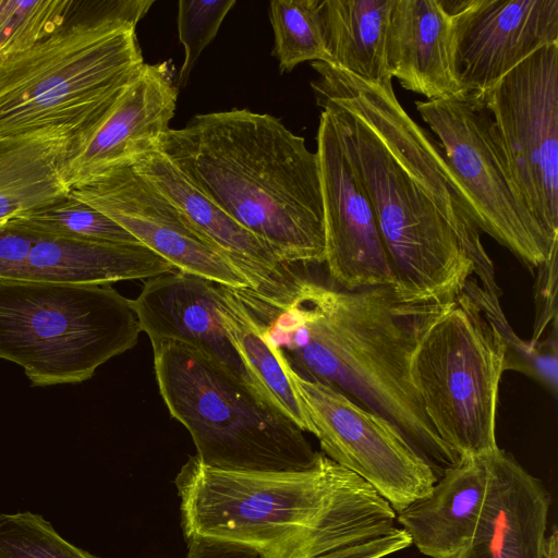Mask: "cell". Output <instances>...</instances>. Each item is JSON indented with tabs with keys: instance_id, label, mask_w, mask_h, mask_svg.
Wrapping results in <instances>:
<instances>
[{
	"instance_id": "cell-1",
	"label": "cell",
	"mask_w": 558,
	"mask_h": 558,
	"mask_svg": "<svg viewBox=\"0 0 558 558\" xmlns=\"http://www.w3.org/2000/svg\"><path fill=\"white\" fill-rule=\"evenodd\" d=\"M317 105L333 112L372 203L403 303L438 302L477 276L500 296L471 203L428 132L373 83L312 62Z\"/></svg>"
},
{
	"instance_id": "cell-2",
	"label": "cell",
	"mask_w": 558,
	"mask_h": 558,
	"mask_svg": "<svg viewBox=\"0 0 558 558\" xmlns=\"http://www.w3.org/2000/svg\"><path fill=\"white\" fill-rule=\"evenodd\" d=\"M240 296L298 375L388 420L437 480L459 460L428 421L412 385L409 303L400 301L393 286L349 291L302 277L282 307L247 292Z\"/></svg>"
},
{
	"instance_id": "cell-3",
	"label": "cell",
	"mask_w": 558,
	"mask_h": 558,
	"mask_svg": "<svg viewBox=\"0 0 558 558\" xmlns=\"http://www.w3.org/2000/svg\"><path fill=\"white\" fill-rule=\"evenodd\" d=\"M174 483L185 539L231 541L262 558H324L397 522L374 487L323 452L313 468L293 472L222 471L193 456Z\"/></svg>"
},
{
	"instance_id": "cell-4",
	"label": "cell",
	"mask_w": 558,
	"mask_h": 558,
	"mask_svg": "<svg viewBox=\"0 0 558 558\" xmlns=\"http://www.w3.org/2000/svg\"><path fill=\"white\" fill-rule=\"evenodd\" d=\"M157 149L281 262L324 264L318 157L279 119L248 109L202 113L170 129Z\"/></svg>"
},
{
	"instance_id": "cell-5",
	"label": "cell",
	"mask_w": 558,
	"mask_h": 558,
	"mask_svg": "<svg viewBox=\"0 0 558 558\" xmlns=\"http://www.w3.org/2000/svg\"><path fill=\"white\" fill-rule=\"evenodd\" d=\"M153 3L73 0L41 40L0 59V138L65 129L82 143L146 63L136 25Z\"/></svg>"
},
{
	"instance_id": "cell-6",
	"label": "cell",
	"mask_w": 558,
	"mask_h": 558,
	"mask_svg": "<svg viewBox=\"0 0 558 558\" xmlns=\"http://www.w3.org/2000/svg\"><path fill=\"white\" fill-rule=\"evenodd\" d=\"M159 392L191 434L196 458L231 472H293L313 468L304 432L275 403L189 344L151 339Z\"/></svg>"
},
{
	"instance_id": "cell-7",
	"label": "cell",
	"mask_w": 558,
	"mask_h": 558,
	"mask_svg": "<svg viewBox=\"0 0 558 558\" xmlns=\"http://www.w3.org/2000/svg\"><path fill=\"white\" fill-rule=\"evenodd\" d=\"M466 283L452 298L409 303L411 381L436 433L460 457L498 448L496 414L507 354L494 315Z\"/></svg>"
},
{
	"instance_id": "cell-8",
	"label": "cell",
	"mask_w": 558,
	"mask_h": 558,
	"mask_svg": "<svg viewBox=\"0 0 558 558\" xmlns=\"http://www.w3.org/2000/svg\"><path fill=\"white\" fill-rule=\"evenodd\" d=\"M141 331L132 300L111 284L0 280V359L33 386L92 378Z\"/></svg>"
},
{
	"instance_id": "cell-9",
	"label": "cell",
	"mask_w": 558,
	"mask_h": 558,
	"mask_svg": "<svg viewBox=\"0 0 558 558\" xmlns=\"http://www.w3.org/2000/svg\"><path fill=\"white\" fill-rule=\"evenodd\" d=\"M415 108L436 134L445 159L465 192L476 225L536 269L558 247L538 223L511 174L493 119L473 97L416 100Z\"/></svg>"
},
{
	"instance_id": "cell-10",
	"label": "cell",
	"mask_w": 558,
	"mask_h": 558,
	"mask_svg": "<svg viewBox=\"0 0 558 558\" xmlns=\"http://www.w3.org/2000/svg\"><path fill=\"white\" fill-rule=\"evenodd\" d=\"M477 99L526 205L558 239V44L535 51Z\"/></svg>"
},
{
	"instance_id": "cell-11",
	"label": "cell",
	"mask_w": 558,
	"mask_h": 558,
	"mask_svg": "<svg viewBox=\"0 0 558 558\" xmlns=\"http://www.w3.org/2000/svg\"><path fill=\"white\" fill-rule=\"evenodd\" d=\"M284 363L307 432L325 456L367 482L396 512L432 490L434 472L393 424Z\"/></svg>"
},
{
	"instance_id": "cell-12",
	"label": "cell",
	"mask_w": 558,
	"mask_h": 558,
	"mask_svg": "<svg viewBox=\"0 0 558 558\" xmlns=\"http://www.w3.org/2000/svg\"><path fill=\"white\" fill-rule=\"evenodd\" d=\"M325 262L332 282L344 290L395 286L375 213L339 123L323 108L317 130Z\"/></svg>"
},
{
	"instance_id": "cell-13",
	"label": "cell",
	"mask_w": 558,
	"mask_h": 558,
	"mask_svg": "<svg viewBox=\"0 0 558 558\" xmlns=\"http://www.w3.org/2000/svg\"><path fill=\"white\" fill-rule=\"evenodd\" d=\"M178 271L235 290H250L239 274L185 216L131 165L109 169L71 189Z\"/></svg>"
},
{
	"instance_id": "cell-14",
	"label": "cell",
	"mask_w": 558,
	"mask_h": 558,
	"mask_svg": "<svg viewBox=\"0 0 558 558\" xmlns=\"http://www.w3.org/2000/svg\"><path fill=\"white\" fill-rule=\"evenodd\" d=\"M458 81L480 98L538 49L558 44V0H444Z\"/></svg>"
},
{
	"instance_id": "cell-15",
	"label": "cell",
	"mask_w": 558,
	"mask_h": 558,
	"mask_svg": "<svg viewBox=\"0 0 558 558\" xmlns=\"http://www.w3.org/2000/svg\"><path fill=\"white\" fill-rule=\"evenodd\" d=\"M175 268L142 243H109L0 222V280L111 284L153 278Z\"/></svg>"
},
{
	"instance_id": "cell-16",
	"label": "cell",
	"mask_w": 558,
	"mask_h": 558,
	"mask_svg": "<svg viewBox=\"0 0 558 558\" xmlns=\"http://www.w3.org/2000/svg\"><path fill=\"white\" fill-rule=\"evenodd\" d=\"M133 169L167 197L250 284L260 301L286 306L302 276L260 239L201 193L158 149L138 156Z\"/></svg>"
},
{
	"instance_id": "cell-17",
	"label": "cell",
	"mask_w": 558,
	"mask_h": 558,
	"mask_svg": "<svg viewBox=\"0 0 558 558\" xmlns=\"http://www.w3.org/2000/svg\"><path fill=\"white\" fill-rule=\"evenodd\" d=\"M172 73L169 61L145 63L104 121L70 147L61 168L70 190L157 149L177 108L179 88Z\"/></svg>"
},
{
	"instance_id": "cell-18",
	"label": "cell",
	"mask_w": 558,
	"mask_h": 558,
	"mask_svg": "<svg viewBox=\"0 0 558 558\" xmlns=\"http://www.w3.org/2000/svg\"><path fill=\"white\" fill-rule=\"evenodd\" d=\"M488 482L474 533L453 558H558L550 495L508 451L485 453Z\"/></svg>"
},
{
	"instance_id": "cell-19",
	"label": "cell",
	"mask_w": 558,
	"mask_h": 558,
	"mask_svg": "<svg viewBox=\"0 0 558 558\" xmlns=\"http://www.w3.org/2000/svg\"><path fill=\"white\" fill-rule=\"evenodd\" d=\"M217 284L178 270L149 278L132 300L141 330L150 340L170 339L198 349L275 403L245 366L222 327L215 304Z\"/></svg>"
},
{
	"instance_id": "cell-20",
	"label": "cell",
	"mask_w": 558,
	"mask_h": 558,
	"mask_svg": "<svg viewBox=\"0 0 558 558\" xmlns=\"http://www.w3.org/2000/svg\"><path fill=\"white\" fill-rule=\"evenodd\" d=\"M387 66L407 90L427 100L463 98L457 76L452 17L444 0H393Z\"/></svg>"
},
{
	"instance_id": "cell-21",
	"label": "cell",
	"mask_w": 558,
	"mask_h": 558,
	"mask_svg": "<svg viewBox=\"0 0 558 558\" xmlns=\"http://www.w3.org/2000/svg\"><path fill=\"white\" fill-rule=\"evenodd\" d=\"M485 454L461 456L432 490L397 512L411 543L430 558H453L470 542L485 499Z\"/></svg>"
},
{
	"instance_id": "cell-22",
	"label": "cell",
	"mask_w": 558,
	"mask_h": 558,
	"mask_svg": "<svg viewBox=\"0 0 558 558\" xmlns=\"http://www.w3.org/2000/svg\"><path fill=\"white\" fill-rule=\"evenodd\" d=\"M73 138L65 129L0 138V222L70 195L61 168Z\"/></svg>"
},
{
	"instance_id": "cell-23",
	"label": "cell",
	"mask_w": 558,
	"mask_h": 558,
	"mask_svg": "<svg viewBox=\"0 0 558 558\" xmlns=\"http://www.w3.org/2000/svg\"><path fill=\"white\" fill-rule=\"evenodd\" d=\"M393 0H322L320 17L329 63L364 81H392L387 32Z\"/></svg>"
},
{
	"instance_id": "cell-24",
	"label": "cell",
	"mask_w": 558,
	"mask_h": 558,
	"mask_svg": "<svg viewBox=\"0 0 558 558\" xmlns=\"http://www.w3.org/2000/svg\"><path fill=\"white\" fill-rule=\"evenodd\" d=\"M215 304L222 327L245 366L275 404L307 432L306 416L284 360L266 337L262 322L230 287L217 284Z\"/></svg>"
},
{
	"instance_id": "cell-25",
	"label": "cell",
	"mask_w": 558,
	"mask_h": 558,
	"mask_svg": "<svg viewBox=\"0 0 558 558\" xmlns=\"http://www.w3.org/2000/svg\"><path fill=\"white\" fill-rule=\"evenodd\" d=\"M322 0H274L269 20L280 73L312 61L329 63L320 17Z\"/></svg>"
},
{
	"instance_id": "cell-26",
	"label": "cell",
	"mask_w": 558,
	"mask_h": 558,
	"mask_svg": "<svg viewBox=\"0 0 558 558\" xmlns=\"http://www.w3.org/2000/svg\"><path fill=\"white\" fill-rule=\"evenodd\" d=\"M15 219L36 230L65 238L109 243H140L116 221L71 195Z\"/></svg>"
},
{
	"instance_id": "cell-27",
	"label": "cell",
	"mask_w": 558,
	"mask_h": 558,
	"mask_svg": "<svg viewBox=\"0 0 558 558\" xmlns=\"http://www.w3.org/2000/svg\"><path fill=\"white\" fill-rule=\"evenodd\" d=\"M0 558H97L63 538L43 515L0 513Z\"/></svg>"
},
{
	"instance_id": "cell-28",
	"label": "cell",
	"mask_w": 558,
	"mask_h": 558,
	"mask_svg": "<svg viewBox=\"0 0 558 558\" xmlns=\"http://www.w3.org/2000/svg\"><path fill=\"white\" fill-rule=\"evenodd\" d=\"M73 0H0V59L24 52L65 17Z\"/></svg>"
},
{
	"instance_id": "cell-29",
	"label": "cell",
	"mask_w": 558,
	"mask_h": 558,
	"mask_svg": "<svg viewBox=\"0 0 558 558\" xmlns=\"http://www.w3.org/2000/svg\"><path fill=\"white\" fill-rule=\"evenodd\" d=\"M234 4L235 0L179 1L178 32L184 59L175 83L178 88L186 85L202 52L214 40Z\"/></svg>"
},
{
	"instance_id": "cell-30",
	"label": "cell",
	"mask_w": 558,
	"mask_h": 558,
	"mask_svg": "<svg viewBox=\"0 0 558 558\" xmlns=\"http://www.w3.org/2000/svg\"><path fill=\"white\" fill-rule=\"evenodd\" d=\"M557 251L536 269L538 270L534 286L535 320L532 342L541 340L548 326L557 325Z\"/></svg>"
},
{
	"instance_id": "cell-31",
	"label": "cell",
	"mask_w": 558,
	"mask_h": 558,
	"mask_svg": "<svg viewBox=\"0 0 558 558\" xmlns=\"http://www.w3.org/2000/svg\"><path fill=\"white\" fill-rule=\"evenodd\" d=\"M411 544L404 530L396 526L380 536L338 549L324 558H386Z\"/></svg>"
},
{
	"instance_id": "cell-32",
	"label": "cell",
	"mask_w": 558,
	"mask_h": 558,
	"mask_svg": "<svg viewBox=\"0 0 558 558\" xmlns=\"http://www.w3.org/2000/svg\"><path fill=\"white\" fill-rule=\"evenodd\" d=\"M186 542L185 558H262L252 547L231 541L195 536Z\"/></svg>"
}]
</instances>
